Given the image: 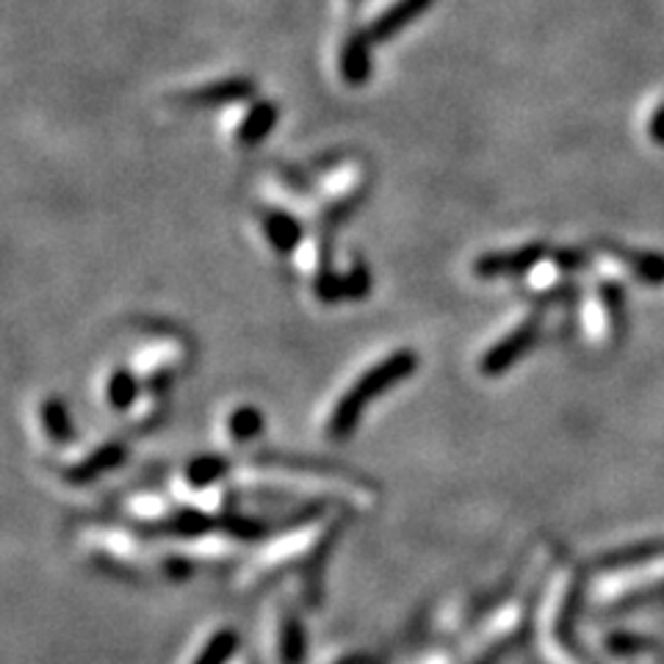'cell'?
Instances as JSON below:
<instances>
[{
	"mask_svg": "<svg viewBox=\"0 0 664 664\" xmlns=\"http://www.w3.org/2000/svg\"><path fill=\"white\" fill-rule=\"evenodd\" d=\"M277 117H280V108H277L274 100L250 103L244 114H241L239 123L233 125V142L244 150L258 148L260 142L269 139L271 130H274Z\"/></svg>",
	"mask_w": 664,
	"mask_h": 664,
	"instance_id": "obj_13",
	"label": "cell"
},
{
	"mask_svg": "<svg viewBox=\"0 0 664 664\" xmlns=\"http://www.w3.org/2000/svg\"><path fill=\"white\" fill-rule=\"evenodd\" d=\"M191 363V352L189 346L180 339H158L150 341L148 346L133 355V363L130 369L136 371V376L142 380V385L148 391H166V385L175 380V376L183 374Z\"/></svg>",
	"mask_w": 664,
	"mask_h": 664,
	"instance_id": "obj_6",
	"label": "cell"
},
{
	"mask_svg": "<svg viewBox=\"0 0 664 664\" xmlns=\"http://www.w3.org/2000/svg\"><path fill=\"white\" fill-rule=\"evenodd\" d=\"M296 260H299V274L305 277L308 291L319 305L344 302L341 271L335 269V258H332V230L316 228V233L299 246Z\"/></svg>",
	"mask_w": 664,
	"mask_h": 664,
	"instance_id": "obj_5",
	"label": "cell"
},
{
	"mask_svg": "<svg viewBox=\"0 0 664 664\" xmlns=\"http://www.w3.org/2000/svg\"><path fill=\"white\" fill-rule=\"evenodd\" d=\"M84 546L94 560L105 562L111 567H125V571L133 567L136 571L139 562H142L139 540L117 529H87L84 532Z\"/></svg>",
	"mask_w": 664,
	"mask_h": 664,
	"instance_id": "obj_10",
	"label": "cell"
},
{
	"mask_svg": "<svg viewBox=\"0 0 664 664\" xmlns=\"http://www.w3.org/2000/svg\"><path fill=\"white\" fill-rule=\"evenodd\" d=\"M416 369H419V357L412 349H396L382 357L380 363L369 366L335 401V407L324 421V435L335 443L346 440L363 419L366 407L380 399L382 394H387V391H394L405 380H410Z\"/></svg>",
	"mask_w": 664,
	"mask_h": 664,
	"instance_id": "obj_2",
	"label": "cell"
},
{
	"mask_svg": "<svg viewBox=\"0 0 664 664\" xmlns=\"http://www.w3.org/2000/svg\"><path fill=\"white\" fill-rule=\"evenodd\" d=\"M542 246L540 244H523L512 246V250H493V253H482L474 260V274L480 280H501V277L512 274H529L535 264L540 260Z\"/></svg>",
	"mask_w": 664,
	"mask_h": 664,
	"instance_id": "obj_12",
	"label": "cell"
},
{
	"mask_svg": "<svg viewBox=\"0 0 664 664\" xmlns=\"http://www.w3.org/2000/svg\"><path fill=\"white\" fill-rule=\"evenodd\" d=\"M258 228L264 233L266 244L271 246V253L280 258L299 253V246L305 244V228H302L299 216L291 208L280 203H264L255 210Z\"/></svg>",
	"mask_w": 664,
	"mask_h": 664,
	"instance_id": "obj_8",
	"label": "cell"
},
{
	"mask_svg": "<svg viewBox=\"0 0 664 664\" xmlns=\"http://www.w3.org/2000/svg\"><path fill=\"white\" fill-rule=\"evenodd\" d=\"M166 399L164 391H148L144 387L142 399L133 405V416H130V430L133 432H150L164 421Z\"/></svg>",
	"mask_w": 664,
	"mask_h": 664,
	"instance_id": "obj_20",
	"label": "cell"
},
{
	"mask_svg": "<svg viewBox=\"0 0 664 664\" xmlns=\"http://www.w3.org/2000/svg\"><path fill=\"white\" fill-rule=\"evenodd\" d=\"M264 465L241 468L233 476L235 490L253 493L260 498H289V501H310L321 507L335 501L344 507H371L376 493L371 482L352 474L346 468H332L324 462L296 460V457H260Z\"/></svg>",
	"mask_w": 664,
	"mask_h": 664,
	"instance_id": "obj_1",
	"label": "cell"
},
{
	"mask_svg": "<svg viewBox=\"0 0 664 664\" xmlns=\"http://www.w3.org/2000/svg\"><path fill=\"white\" fill-rule=\"evenodd\" d=\"M341 291L349 302H360L371 294V271L363 260L349 258L346 269L341 271Z\"/></svg>",
	"mask_w": 664,
	"mask_h": 664,
	"instance_id": "obj_21",
	"label": "cell"
},
{
	"mask_svg": "<svg viewBox=\"0 0 664 664\" xmlns=\"http://www.w3.org/2000/svg\"><path fill=\"white\" fill-rule=\"evenodd\" d=\"M255 80L244 78V75H230V78L210 80L197 89H189L178 98L186 108H219V105H233L253 100Z\"/></svg>",
	"mask_w": 664,
	"mask_h": 664,
	"instance_id": "obj_11",
	"label": "cell"
},
{
	"mask_svg": "<svg viewBox=\"0 0 664 664\" xmlns=\"http://www.w3.org/2000/svg\"><path fill=\"white\" fill-rule=\"evenodd\" d=\"M225 432L235 446H246V443L258 440L260 432H264V416H260L258 407L239 405L225 419Z\"/></svg>",
	"mask_w": 664,
	"mask_h": 664,
	"instance_id": "obj_19",
	"label": "cell"
},
{
	"mask_svg": "<svg viewBox=\"0 0 664 664\" xmlns=\"http://www.w3.org/2000/svg\"><path fill=\"white\" fill-rule=\"evenodd\" d=\"M371 173L360 158L341 161L319 180L314 191V219L316 228L335 230L346 216L357 210L369 194Z\"/></svg>",
	"mask_w": 664,
	"mask_h": 664,
	"instance_id": "obj_3",
	"label": "cell"
},
{
	"mask_svg": "<svg viewBox=\"0 0 664 664\" xmlns=\"http://www.w3.org/2000/svg\"><path fill=\"white\" fill-rule=\"evenodd\" d=\"M432 0H396V3H391V7L385 9L382 14H376L374 20L369 23V39L374 44L387 42V39H394L396 34H401L410 23H416V20L421 17V14L430 12Z\"/></svg>",
	"mask_w": 664,
	"mask_h": 664,
	"instance_id": "obj_14",
	"label": "cell"
},
{
	"mask_svg": "<svg viewBox=\"0 0 664 664\" xmlns=\"http://www.w3.org/2000/svg\"><path fill=\"white\" fill-rule=\"evenodd\" d=\"M125 455L128 451H125L123 440H103L80 457H75V460L64 462L62 480L69 482V485H89V482L100 480L103 474L123 465Z\"/></svg>",
	"mask_w": 664,
	"mask_h": 664,
	"instance_id": "obj_9",
	"label": "cell"
},
{
	"mask_svg": "<svg viewBox=\"0 0 664 664\" xmlns=\"http://www.w3.org/2000/svg\"><path fill=\"white\" fill-rule=\"evenodd\" d=\"M537 335H540V321H537L535 316L518 321L515 327H510L505 335H498V339L482 352L480 374L496 380V376H501L505 371H510L512 366L529 352V346L535 344Z\"/></svg>",
	"mask_w": 664,
	"mask_h": 664,
	"instance_id": "obj_7",
	"label": "cell"
},
{
	"mask_svg": "<svg viewBox=\"0 0 664 664\" xmlns=\"http://www.w3.org/2000/svg\"><path fill=\"white\" fill-rule=\"evenodd\" d=\"M142 380L133 369H114L103 382V399L114 410H133V405L142 399Z\"/></svg>",
	"mask_w": 664,
	"mask_h": 664,
	"instance_id": "obj_18",
	"label": "cell"
},
{
	"mask_svg": "<svg viewBox=\"0 0 664 664\" xmlns=\"http://www.w3.org/2000/svg\"><path fill=\"white\" fill-rule=\"evenodd\" d=\"M230 460L221 455H203L186 465L183 471V496L186 493H203L214 487L228 485Z\"/></svg>",
	"mask_w": 664,
	"mask_h": 664,
	"instance_id": "obj_17",
	"label": "cell"
},
{
	"mask_svg": "<svg viewBox=\"0 0 664 664\" xmlns=\"http://www.w3.org/2000/svg\"><path fill=\"white\" fill-rule=\"evenodd\" d=\"M123 515L133 523V529L150 532V535H175V537H205L214 526V515L189 507L183 501H166L153 493H139L123 505Z\"/></svg>",
	"mask_w": 664,
	"mask_h": 664,
	"instance_id": "obj_4",
	"label": "cell"
},
{
	"mask_svg": "<svg viewBox=\"0 0 664 664\" xmlns=\"http://www.w3.org/2000/svg\"><path fill=\"white\" fill-rule=\"evenodd\" d=\"M371 39L369 31H352L349 37L341 42L339 53V73L344 84L349 87H363L371 75Z\"/></svg>",
	"mask_w": 664,
	"mask_h": 664,
	"instance_id": "obj_15",
	"label": "cell"
},
{
	"mask_svg": "<svg viewBox=\"0 0 664 664\" xmlns=\"http://www.w3.org/2000/svg\"><path fill=\"white\" fill-rule=\"evenodd\" d=\"M37 424L44 440L55 449H64L75 440L73 416H69V407L64 405L62 396H42V401L37 405Z\"/></svg>",
	"mask_w": 664,
	"mask_h": 664,
	"instance_id": "obj_16",
	"label": "cell"
}]
</instances>
